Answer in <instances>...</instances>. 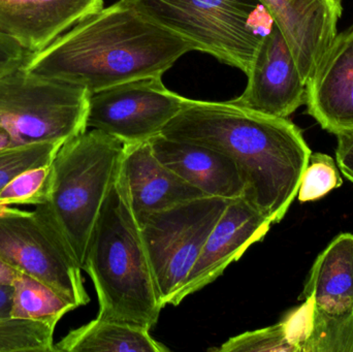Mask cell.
Instances as JSON below:
<instances>
[{"instance_id": "6da1fadb", "label": "cell", "mask_w": 353, "mask_h": 352, "mask_svg": "<svg viewBox=\"0 0 353 352\" xmlns=\"http://www.w3.org/2000/svg\"><path fill=\"white\" fill-rule=\"evenodd\" d=\"M161 134L232 158L244 182L242 198L273 223L284 218L298 196L312 154L302 130L288 118L255 113L230 101L186 99Z\"/></svg>"}, {"instance_id": "7a4b0ae2", "label": "cell", "mask_w": 353, "mask_h": 352, "mask_svg": "<svg viewBox=\"0 0 353 352\" xmlns=\"http://www.w3.org/2000/svg\"><path fill=\"white\" fill-rule=\"evenodd\" d=\"M194 48L149 20L125 0L87 17L53 43L30 53L31 74L86 89L90 94L147 76H163Z\"/></svg>"}, {"instance_id": "3957f363", "label": "cell", "mask_w": 353, "mask_h": 352, "mask_svg": "<svg viewBox=\"0 0 353 352\" xmlns=\"http://www.w3.org/2000/svg\"><path fill=\"white\" fill-rule=\"evenodd\" d=\"M82 270L97 291V318L149 330L157 324L163 307L140 227L118 173L91 234Z\"/></svg>"}, {"instance_id": "277c9868", "label": "cell", "mask_w": 353, "mask_h": 352, "mask_svg": "<svg viewBox=\"0 0 353 352\" xmlns=\"http://www.w3.org/2000/svg\"><path fill=\"white\" fill-rule=\"evenodd\" d=\"M123 149L121 141L99 130H87L64 143L51 163L48 202L34 207L59 234L81 268Z\"/></svg>"}, {"instance_id": "5b68a950", "label": "cell", "mask_w": 353, "mask_h": 352, "mask_svg": "<svg viewBox=\"0 0 353 352\" xmlns=\"http://www.w3.org/2000/svg\"><path fill=\"white\" fill-rule=\"evenodd\" d=\"M194 51L249 74L265 33L254 25L259 0H125Z\"/></svg>"}, {"instance_id": "8992f818", "label": "cell", "mask_w": 353, "mask_h": 352, "mask_svg": "<svg viewBox=\"0 0 353 352\" xmlns=\"http://www.w3.org/2000/svg\"><path fill=\"white\" fill-rule=\"evenodd\" d=\"M90 93L31 74L23 66L0 76V127L18 146L64 143L86 132Z\"/></svg>"}, {"instance_id": "52a82bcc", "label": "cell", "mask_w": 353, "mask_h": 352, "mask_svg": "<svg viewBox=\"0 0 353 352\" xmlns=\"http://www.w3.org/2000/svg\"><path fill=\"white\" fill-rule=\"evenodd\" d=\"M228 202L201 196L151 213L138 222L163 307L182 287Z\"/></svg>"}, {"instance_id": "ba28073f", "label": "cell", "mask_w": 353, "mask_h": 352, "mask_svg": "<svg viewBox=\"0 0 353 352\" xmlns=\"http://www.w3.org/2000/svg\"><path fill=\"white\" fill-rule=\"evenodd\" d=\"M0 260L45 283L76 308L90 302L82 268L37 211L0 206Z\"/></svg>"}, {"instance_id": "9c48e42d", "label": "cell", "mask_w": 353, "mask_h": 352, "mask_svg": "<svg viewBox=\"0 0 353 352\" xmlns=\"http://www.w3.org/2000/svg\"><path fill=\"white\" fill-rule=\"evenodd\" d=\"M185 99L169 90L161 76L122 83L90 95L87 128L124 145L149 142L178 115Z\"/></svg>"}, {"instance_id": "30bf717a", "label": "cell", "mask_w": 353, "mask_h": 352, "mask_svg": "<svg viewBox=\"0 0 353 352\" xmlns=\"http://www.w3.org/2000/svg\"><path fill=\"white\" fill-rule=\"evenodd\" d=\"M247 76L244 92L230 103L279 118L290 117L306 105V84L283 34L274 23L263 35Z\"/></svg>"}, {"instance_id": "8fae6325", "label": "cell", "mask_w": 353, "mask_h": 352, "mask_svg": "<svg viewBox=\"0 0 353 352\" xmlns=\"http://www.w3.org/2000/svg\"><path fill=\"white\" fill-rule=\"evenodd\" d=\"M273 225L245 198L230 200L221 218L205 241L199 258L170 305L201 291L221 276L252 244L261 241Z\"/></svg>"}, {"instance_id": "7c38bea8", "label": "cell", "mask_w": 353, "mask_h": 352, "mask_svg": "<svg viewBox=\"0 0 353 352\" xmlns=\"http://www.w3.org/2000/svg\"><path fill=\"white\" fill-rule=\"evenodd\" d=\"M280 29L306 84L335 39L341 0H259Z\"/></svg>"}, {"instance_id": "4fadbf2b", "label": "cell", "mask_w": 353, "mask_h": 352, "mask_svg": "<svg viewBox=\"0 0 353 352\" xmlns=\"http://www.w3.org/2000/svg\"><path fill=\"white\" fill-rule=\"evenodd\" d=\"M306 105L327 132H353V25L336 35L307 81Z\"/></svg>"}, {"instance_id": "5bb4252c", "label": "cell", "mask_w": 353, "mask_h": 352, "mask_svg": "<svg viewBox=\"0 0 353 352\" xmlns=\"http://www.w3.org/2000/svg\"><path fill=\"white\" fill-rule=\"evenodd\" d=\"M118 180L138 222L151 213L205 196L163 165L149 142L124 145Z\"/></svg>"}, {"instance_id": "9a60e30c", "label": "cell", "mask_w": 353, "mask_h": 352, "mask_svg": "<svg viewBox=\"0 0 353 352\" xmlns=\"http://www.w3.org/2000/svg\"><path fill=\"white\" fill-rule=\"evenodd\" d=\"M101 8L103 0H0V32L37 53Z\"/></svg>"}, {"instance_id": "2e32d148", "label": "cell", "mask_w": 353, "mask_h": 352, "mask_svg": "<svg viewBox=\"0 0 353 352\" xmlns=\"http://www.w3.org/2000/svg\"><path fill=\"white\" fill-rule=\"evenodd\" d=\"M149 143L163 165L205 196L234 200L244 194V182L238 167L219 151L163 134Z\"/></svg>"}, {"instance_id": "e0dca14e", "label": "cell", "mask_w": 353, "mask_h": 352, "mask_svg": "<svg viewBox=\"0 0 353 352\" xmlns=\"http://www.w3.org/2000/svg\"><path fill=\"white\" fill-rule=\"evenodd\" d=\"M307 298L317 313L353 315V234L337 236L317 256L300 299Z\"/></svg>"}, {"instance_id": "ac0fdd59", "label": "cell", "mask_w": 353, "mask_h": 352, "mask_svg": "<svg viewBox=\"0 0 353 352\" xmlns=\"http://www.w3.org/2000/svg\"><path fill=\"white\" fill-rule=\"evenodd\" d=\"M167 352L150 330L128 322L97 318L70 331L55 344V352Z\"/></svg>"}, {"instance_id": "d6986e66", "label": "cell", "mask_w": 353, "mask_h": 352, "mask_svg": "<svg viewBox=\"0 0 353 352\" xmlns=\"http://www.w3.org/2000/svg\"><path fill=\"white\" fill-rule=\"evenodd\" d=\"M12 287V318L39 320L57 327L66 313L77 309L45 283L25 273L19 272Z\"/></svg>"}, {"instance_id": "ffe728a7", "label": "cell", "mask_w": 353, "mask_h": 352, "mask_svg": "<svg viewBox=\"0 0 353 352\" xmlns=\"http://www.w3.org/2000/svg\"><path fill=\"white\" fill-rule=\"evenodd\" d=\"M55 329L39 320L0 318V352H55Z\"/></svg>"}, {"instance_id": "44dd1931", "label": "cell", "mask_w": 353, "mask_h": 352, "mask_svg": "<svg viewBox=\"0 0 353 352\" xmlns=\"http://www.w3.org/2000/svg\"><path fill=\"white\" fill-rule=\"evenodd\" d=\"M62 145L55 142L34 143L0 150V190L17 176L51 165Z\"/></svg>"}, {"instance_id": "7402d4cb", "label": "cell", "mask_w": 353, "mask_h": 352, "mask_svg": "<svg viewBox=\"0 0 353 352\" xmlns=\"http://www.w3.org/2000/svg\"><path fill=\"white\" fill-rule=\"evenodd\" d=\"M303 352H353V315L330 318L314 309L312 327Z\"/></svg>"}, {"instance_id": "603a6c76", "label": "cell", "mask_w": 353, "mask_h": 352, "mask_svg": "<svg viewBox=\"0 0 353 352\" xmlns=\"http://www.w3.org/2000/svg\"><path fill=\"white\" fill-rule=\"evenodd\" d=\"M51 180V165L17 176L0 190V206L37 207L46 204L49 198Z\"/></svg>"}, {"instance_id": "cb8c5ba5", "label": "cell", "mask_w": 353, "mask_h": 352, "mask_svg": "<svg viewBox=\"0 0 353 352\" xmlns=\"http://www.w3.org/2000/svg\"><path fill=\"white\" fill-rule=\"evenodd\" d=\"M343 179L333 157L323 153H312L301 182L298 198L300 202L317 200L332 190L341 187Z\"/></svg>"}, {"instance_id": "d4e9b609", "label": "cell", "mask_w": 353, "mask_h": 352, "mask_svg": "<svg viewBox=\"0 0 353 352\" xmlns=\"http://www.w3.org/2000/svg\"><path fill=\"white\" fill-rule=\"evenodd\" d=\"M217 352H294L286 338L283 324L278 322L268 328L244 333L232 337L219 349H210Z\"/></svg>"}, {"instance_id": "484cf974", "label": "cell", "mask_w": 353, "mask_h": 352, "mask_svg": "<svg viewBox=\"0 0 353 352\" xmlns=\"http://www.w3.org/2000/svg\"><path fill=\"white\" fill-rule=\"evenodd\" d=\"M29 54L14 39L0 32V76L22 66Z\"/></svg>"}, {"instance_id": "4316f807", "label": "cell", "mask_w": 353, "mask_h": 352, "mask_svg": "<svg viewBox=\"0 0 353 352\" xmlns=\"http://www.w3.org/2000/svg\"><path fill=\"white\" fill-rule=\"evenodd\" d=\"M336 150L338 167L346 179L353 183V132L339 134Z\"/></svg>"}, {"instance_id": "83f0119b", "label": "cell", "mask_w": 353, "mask_h": 352, "mask_svg": "<svg viewBox=\"0 0 353 352\" xmlns=\"http://www.w3.org/2000/svg\"><path fill=\"white\" fill-rule=\"evenodd\" d=\"M14 287L0 285V318H10Z\"/></svg>"}, {"instance_id": "f1b7e54d", "label": "cell", "mask_w": 353, "mask_h": 352, "mask_svg": "<svg viewBox=\"0 0 353 352\" xmlns=\"http://www.w3.org/2000/svg\"><path fill=\"white\" fill-rule=\"evenodd\" d=\"M18 274L19 271L14 270V268L0 260V285L12 287Z\"/></svg>"}, {"instance_id": "f546056e", "label": "cell", "mask_w": 353, "mask_h": 352, "mask_svg": "<svg viewBox=\"0 0 353 352\" xmlns=\"http://www.w3.org/2000/svg\"><path fill=\"white\" fill-rule=\"evenodd\" d=\"M16 146H18V145L12 140V136L6 130L0 127V150Z\"/></svg>"}]
</instances>
